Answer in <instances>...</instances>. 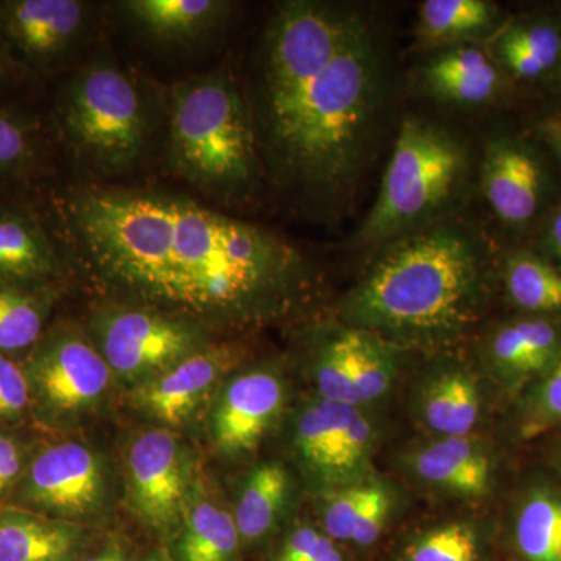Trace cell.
I'll return each instance as SVG.
<instances>
[{"label": "cell", "mask_w": 561, "mask_h": 561, "mask_svg": "<svg viewBox=\"0 0 561 561\" xmlns=\"http://www.w3.org/2000/svg\"><path fill=\"white\" fill-rule=\"evenodd\" d=\"M54 251L44 232L14 214H0V276L32 279L54 267Z\"/></svg>", "instance_id": "23"}, {"label": "cell", "mask_w": 561, "mask_h": 561, "mask_svg": "<svg viewBox=\"0 0 561 561\" xmlns=\"http://www.w3.org/2000/svg\"><path fill=\"white\" fill-rule=\"evenodd\" d=\"M278 561H343V559L331 537L320 534L313 527H301L290 535L279 553Z\"/></svg>", "instance_id": "35"}, {"label": "cell", "mask_w": 561, "mask_h": 561, "mask_svg": "<svg viewBox=\"0 0 561 561\" xmlns=\"http://www.w3.org/2000/svg\"><path fill=\"white\" fill-rule=\"evenodd\" d=\"M62 125L77 150L101 171H124L149 136V117L130 77L94 62L70 83L62 103Z\"/></svg>", "instance_id": "6"}, {"label": "cell", "mask_w": 561, "mask_h": 561, "mask_svg": "<svg viewBox=\"0 0 561 561\" xmlns=\"http://www.w3.org/2000/svg\"><path fill=\"white\" fill-rule=\"evenodd\" d=\"M239 540L241 535L230 513L213 502H201L187 516L180 557L183 561H231Z\"/></svg>", "instance_id": "24"}, {"label": "cell", "mask_w": 561, "mask_h": 561, "mask_svg": "<svg viewBox=\"0 0 561 561\" xmlns=\"http://www.w3.org/2000/svg\"><path fill=\"white\" fill-rule=\"evenodd\" d=\"M561 423V360L542 381L527 412L524 434L538 435Z\"/></svg>", "instance_id": "32"}, {"label": "cell", "mask_w": 561, "mask_h": 561, "mask_svg": "<svg viewBox=\"0 0 561 561\" xmlns=\"http://www.w3.org/2000/svg\"><path fill=\"white\" fill-rule=\"evenodd\" d=\"M485 265L470 232L432 224L390 242L345 302L364 331L424 343L448 341L478 319Z\"/></svg>", "instance_id": "3"}, {"label": "cell", "mask_w": 561, "mask_h": 561, "mask_svg": "<svg viewBox=\"0 0 561 561\" xmlns=\"http://www.w3.org/2000/svg\"><path fill=\"white\" fill-rule=\"evenodd\" d=\"M505 43L529 51L549 69L557 65L561 55V35L551 25L537 24L527 27L513 28L504 36Z\"/></svg>", "instance_id": "34"}, {"label": "cell", "mask_w": 561, "mask_h": 561, "mask_svg": "<svg viewBox=\"0 0 561 561\" xmlns=\"http://www.w3.org/2000/svg\"><path fill=\"white\" fill-rule=\"evenodd\" d=\"M27 402V378L13 362L0 356V419L18 415Z\"/></svg>", "instance_id": "36"}, {"label": "cell", "mask_w": 561, "mask_h": 561, "mask_svg": "<svg viewBox=\"0 0 561 561\" xmlns=\"http://www.w3.org/2000/svg\"><path fill=\"white\" fill-rule=\"evenodd\" d=\"M108 362L90 343L65 335L41 354L35 378L44 400L61 412L90 408L110 383Z\"/></svg>", "instance_id": "12"}, {"label": "cell", "mask_w": 561, "mask_h": 561, "mask_svg": "<svg viewBox=\"0 0 561 561\" xmlns=\"http://www.w3.org/2000/svg\"><path fill=\"white\" fill-rule=\"evenodd\" d=\"M287 491L289 478L280 465H261L251 472L234 515L236 526L243 540H257L272 529L283 511Z\"/></svg>", "instance_id": "21"}, {"label": "cell", "mask_w": 561, "mask_h": 561, "mask_svg": "<svg viewBox=\"0 0 561 561\" xmlns=\"http://www.w3.org/2000/svg\"><path fill=\"white\" fill-rule=\"evenodd\" d=\"M43 317L36 302L0 287V351L28 348L38 341Z\"/></svg>", "instance_id": "28"}, {"label": "cell", "mask_w": 561, "mask_h": 561, "mask_svg": "<svg viewBox=\"0 0 561 561\" xmlns=\"http://www.w3.org/2000/svg\"><path fill=\"white\" fill-rule=\"evenodd\" d=\"M150 561H160V560H150Z\"/></svg>", "instance_id": "44"}, {"label": "cell", "mask_w": 561, "mask_h": 561, "mask_svg": "<svg viewBox=\"0 0 561 561\" xmlns=\"http://www.w3.org/2000/svg\"><path fill=\"white\" fill-rule=\"evenodd\" d=\"M381 102V54L362 14L308 0L280 7L262 70V124L280 175L321 201L350 197Z\"/></svg>", "instance_id": "2"}, {"label": "cell", "mask_w": 561, "mask_h": 561, "mask_svg": "<svg viewBox=\"0 0 561 561\" xmlns=\"http://www.w3.org/2000/svg\"><path fill=\"white\" fill-rule=\"evenodd\" d=\"M501 55L508 69H512V72L522 79H537L549 70L545 62L538 60L529 51L512 46L505 41H501Z\"/></svg>", "instance_id": "39"}, {"label": "cell", "mask_w": 561, "mask_h": 561, "mask_svg": "<svg viewBox=\"0 0 561 561\" xmlns=\"http://www.w3.org/2000/svg\"><path fill=\"white\" fill-rule=\"evenodd\" d=\"M542 181L540 161L522 144L508 139L490 144L483 158L482 190L502 221H529L540 208Z\"/></svg>", "instance_id": "14"}, {"label": "cell", "mask_w": 561, "mask_h": 561, "mask_svg": "<svg viewBox=\"0 0 561 561\" xmlns=\"http://www.w3.org/2000/svg\"><path fill=\"white\" fill-rule=\"evenodd\" d=\"M560 119H561V117H560Z\"/></svg>", "instance_id": "45"}, {"label": "cell", "mask_w": 561, "mask_h": 561, "mask_svg": "<svg viewBox=\"0 0 561 561\" xmlns=\"http://www.w3.org/2000/svg\"><path fill=\"white\" fill-rule=\"evenodd\" d=\"M81 530L25 513L0 515V561H72Z\"/></svg>", "instance_id": "16"}, {"label": "cell", "mask_w": 561, "mask_h": 561, "mask_svg": "<svg viewBox=\"0 0 561 561\" xmlns=\"http://www.w3.org/2000/svg\"><path fill=\"white\" fill-rule=\"evenodd\" d=\"M516 542L527 561H561V497L531 494L519 511Z\"/></svg>", "instance_id": "25"}, {"label": "cell", "mask_w": 561, "mask_h": 561, "mask_svg": "<svg viewBox=\"0 0 561 561\" xmlns=\"http://www.w3.org/2000/svg\"><path fill=\"white\" fill-rule=\"evenodd\" d=\"M284 402L283 383L268 371L239 376L227 387L214 413V440L221 451L243 453L253 449Z\"/></svg>", "instance_id": "13"}, {"label": "cell", "mask_w": 561, "mask_h": 561, "mask_svg": "<svg viewBox=\"0 0 561 561\" xmlns=\"http://www.w3.org/2000/svg\"><path fill=\"white\" fill-rule=\"evenodd\" d=\"M479 411L478 389L465 373H445L424 391V421L445 437H467L478 423Z\"/></svg>", "instance_id": "20"}, {"label": "cell", "mask_w": 561, "mask_h": 561, "mask_svg": "<svg viewBox=\"0 0 561 561\" xmlns=\"http://www.w3.org/2000/svg\"><path fill=\"white\" fill-rule=\"evenodd\" d=\"M390 508L391 502L389 493L381 486L378 493H376V496L373 497L360 522L357 523L356 529H354L353 535H351V541L359 546H370L378 540L383 524H386L387 518H389Z\"/></svg>", "instance_id": "38"}, {"label": "cell", "mask_w": 561, "mask_h": 561, "mask_svg": "<svg viewBox=\"0 0 561 561\" xmlns=\"http://www.w3.org/2000/svg\"><path fill=\"white\" fill-rule=\"evenodd\" d=\"M69 224L102 278L198 316L260 317L305 272L279 236L164 192L81 191Z\"/></svg>", "instance_id": "1"}, {"label": "cell", "mask_w": 561, "mask_h": 561, "mask_svg": "<svg viewBox=\"0 0 561 561\" xmlns=\"http://www.w3.org/2000/svg\"><path fill=\"white\" fill-rule=\"evenodd\" d=\"M31 151L27 133L16 121L0 114V173L9 172L24 162Z\"/></svg>", "instance_id": "37"}, {"label": "cell", "mask_w": 561, "mask_h": 561, "mask_svg": "<svg viewBox=\"0 0 561 561\" xmlns=\"http://www.w3.org/2000/svg\"><path fill=\"white\" fill-rule=\"evenodd\" d=\"M432 94L460 105L489 102L500 87V73L478 47H456L438 55L424 69Z\"/></svg>", "instance_id": "17"}, {"label": "cell", "mask_w": 561, "mask_h": 561, "mask_svg": "<svg viewBox=\"0 0 561 561\" xmlns=\"http://www.w3.org/2000/svg\"><path fill=\"white\" fill-rule=\"evenodd\" d=\"M478 541L463 524H451L427 534L412 546L409 561H476Z\"/></svg>", "instance_id": "30"}, {"label": "cell", "mask_w": 561, "mask_h": 561, "mask_svg": "<svg viewBox=\"0 0 561 561\" xmlns=\"http://www.w3.org/2000/svg\"><path fill=\"white\" fill-rule=\"evenodd\" d=\"M169 150L176 171L214 194L238 195L260 172L256 130L234 81L197 77L172 92Z\"/></svg>", "instance_id": "4"}, {"label": "cell", "mask_w": 561, "mask_h": 561, "mask_svg": "<svg viewBox=\"0 0 561 561\" xmlns=\"http://www.w3.org/2000/svg\"><path fill=\"white\" fill-rule=\"evenodd\" d=\"M494 21V7L483 0H427L419 13L420 39L431 46L474 38Z\"/></svg>", "instance_id": "22"}, {"label": "cell", "mask_w": 561, "mask_h": 561, "mask_svg": "<svg viewBox=\"0 0 561 561\" xmlns=\"http://www.w3.org/2000/svg\"><path fill=\"white\" fill-rule=\"evenodd\" d=\"M518 324L524 351H526V375L545 370L559 354V331L548 321H522Z\"/></svg>", "instance_id": "33"}, {"label": "cell", "mask_w": 561, "mask_h": 561, "mask_svg": "<svg viewBox=\"0 0 561 561\" xmlns=\"http://www.w3.org/2000/svg\"><path fill=\"white\" fill-rule=\"evenodd\" d=\"M467 169V151L448 131L416 117L404 121L362 241L393 242L430 227L461 190Z\"/></svg>", "instance_id": "5"}, {"label": "cell", "mask_w": 561, "mask_h": 561, "mask_svg": "<svg viewBox=\"0 0 561 561\" xmlns=\"http://www.w3.org/2000/svg\"><path fill=\"white\" fill-rule=\"evenodd\" d=\"M124 9L150 38L187 43L216 27L227 3L216 0H131L124 3Z\"/></svg>", "instance_id": "19"}, {"label": "cell", "mask_w": 561, "mask_h": 561, "mask_svg": "<svg viewBox=\"0 0 561 561\" xmlns=\"http://www.w3.org/2000/svg\"><path fill=\"white\" fill-rule=\"evenodd\" d=\"M239 360L234 346H208L194 351L169 370L149 379L135 393L139 409L161 423L176 424L190 419L214 386Z\"/></svg>", "instance_id": "11"}, {"label": "cell", "mask_w": 561, "mask_h": 561, "mask_svg": "<svg viewBox=\"0 0 561 561\" xmlns=\"http://www.w3.org/2000/svg\"><path fill=\"white\" fill-rule=\"evenodd\" d=\"M98 331L102 356L127 378H154L197 351L190 324L158 312L119 309L103 316Z\"/></svg>", "instance_id": "7"}, {"label": "cell", "mask_w": 561, "mask_h": 561, "mask_svg": "<svg viewBox=\"0 0 561 561\" xmlns=\"http://www.w3.org/2000/svg\"><path fill=\"white\" fill-rule=\"evenodd\" d=\"M295 442L302 460L321 478L346 482L367 467L375 431L356 405L321 398L301 413Z\"/></svg>", "instance_id": "8"}, {"label": "cell", "mask_w": 561, "mask_h": 561, "mask_svg": "<svg viewBox=\"0 0 561 561\" xmlns=\"http://www.w3.org/2000/svg\"><path fill=\"white\" fill-rule=\"evenodd\" d=\"M87 561H128L125 553L121 551L117 546H110L105 551L98 553V556L91 557Z\"/></svg>", "instance_id": "43"}, {"label": "cell", "mask_w": 561, "mask_h": 561, "mask_svg": "<svg viewBox=\"0 0 561 561\" xmlns=\"http://www.w3.org/2000/svg\"><path fill=\"white\" fill-rule=\"evenodd\" d=\"M316 370L317 386L323 400L359 405L345 334L339 335L321 351Z\"/></svg>", "instance_id": "29"}, {"label": "cell", "mask_w": 561, "mask_h": 561, "mask_svg": "<svg viewBox=\"0 0 561 561\" xmlns=\"http://www.w3.org/2000/svg\"><path fill=\"white\" fill-rule=\"evenodd\" d=\"M21 471V454L10 438L0 437V494L9 489Z\"/></svg>", "instance_id": "40"}, {"label": "cell", "mask_w": 561, "mask_h": 561, "mask_svg": "<svg viewBox=\"0 0 561 561\" xmlns=\"http://www.w3.org/2000/svg\"><path fill=\"white\" fill-rule=\"evenodd\" d=\"M87 13L88 7L77 0H20L3 9V24L28 57L46 60L77 39Z\"/></svg>", "instance_id": "15"}, {"label": "cell", "mask_w": 561, "mask_h": 561, "mask_svg": "<svg viewBox=\"0 0 561 561\" xmlns=\"http://www.w3.org/2000/svg\"><path fill=\"white\" fill-rule=\"evenodd\" d=\"M345 337L359 404L382 397L393 376L389 353L368 331H348Z\"/></svg>", "instance_id": "27"}, {"label": "cell", "mask_w": 561, "mask_h": 561, "mask_svg": "<svg viewBox=\"0 0 561 561\" xmlns=\"http://www.w3.org/2000/svg\"><path fill=\"white\" fill-rule=\"evenodd\" d=\"M379 489V485L350 486L332 497L324 511V526L332 540H351L357 523Z\"/></svg>", "instance_id": "31"}, {"label": "cell", "mask_w": 561, "mask_h": 561, "mask_svg": "<svg viewBox=\"0 0 561 561\" xmlns=\"http://www.w3.org/2000/svg\"><path fill=\"white\" fill-rule=\"evenodd\" d=\"M548 239L553 256H556L561 264V208L557 210L556 216L552 217L551 225H549Z\"/></svg>", "instance_id": "41"}, {"label": "cell", "mask_w": 561, "mask_h": 561, "mask_svg": "<svg viewBox=\"0 0 561 561\" xmlns=\"http://www.w3.org/2000/svg\"><path fill=\"white\" fill-rule=\"evenodd\" d=\"M545 135L551 144L557 158L561 162V119L560 117H552L545 124Z\"/></svg>", "instance_id": "42"}, {"label": "cell", "mask_w": 561, "mask_h": 561, "mask_svg": "<svg viewBox=\"0 0 561 561\" xmlns=\"http://www.w3.org/2000/svg\"><path fill=\"white\" fill-rule=\"evenodd\" d=\"M128 481L133 504L157 529H171L184 507L183 459L179 442L157 430L140 435L128 454Z\"/></svg>", "instance_id": "9"}, {"label": "cell", "mask_w": 561, "mask_h": 561, "mask_svg": "<svg viewBox=\"0 0 561 561\" xmlns=\"http://www.w3.org/2000/svg\"><path fill=\"white\" fill-rule=\"evenodd\" d=\"M421 479L465 496H482L490 489L489 457L467 437H445L415 457Z\"/></svg>", "instance_id": "18"}, {"label": "cell", "mask_w": 561, "mask_h": 561, "mask_svg": "<svg viewBox=\"0 0 561 561\" xmlns=\"http://www.w3.org/2000/svg\"><path fill=\"white\" fill-rule=\"evenodd\" d=\"M505 284L519 308L561 312V273L534 254H513L505 267Z\"/></svg>", "instance_id": "26"}, {"label": "cell", "mask_w": 561, "mask_h": 561, "mask_svg": "<svg viewBox=\"0 0 561 561\" xmlns=\"http://www.w3.org/2000/svg\"><path fill=\"white\" fill-rule=\"evenodd\" d=\"M105 478L101 460L88 446L68 442L54 446L33 461L28 496L61 515H87L103 497Z\"/></svg>", "instance_id": "10"}]
</instances>
